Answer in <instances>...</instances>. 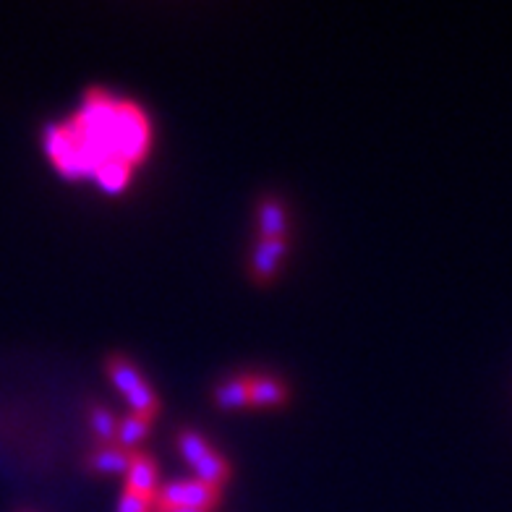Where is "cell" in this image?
<instances>
[{"label": "cell", "instance_id": "12", "mask_svg": "<svg viewBox=\"0 0 512 512\" xmlns=\"http://www.w3.org/2000/svg\"><path fill=\"white\" fill-rule=\"evenodd\" d=\"M152 429V416H142V413H131L118 424V432H115V442L121 450L126 447H136Z\"/></svg>", "mask_w": 512, "mask_h": 512}, {"label": "cell", "instance_id": "11", "mask_svg": "<svg viewBox=\"0 0 512 512\" xmlns=\"http://www.w3.org/2000/svg\"><path fill=\"white\" fill-rule=\"evenodd\" d=\"M131 176H134V168H128L126 162H105L100 168L95 170V181L102 191H108V194H121L126 189L128 183H131Z\"/></svg>", "mask_w": 512, "mask_h": 512}, {"label": "cell", "instance_id": "15", "mask_svg": "<svg viewBox=\"0 0 512 512\" xmlns=\"http://www.w3.org/2000/svg\"><path fill=\"white\" fill-rule=\"evenodd\" d=\"M155 507V499L142 497V494L134 492H123L121 499H118V510L115 512H149Z\"/></svg>", "mask_w": 512, "mask_h": 512}, {"label": "cell", "instance_id": "10", "mask_svg": "<svg viewBox=\"0 0 512 512\" xmlns=\"http://www.w3.org/2000/svg\"><path fill=\"white\" fill-rule=\"evenodd\" d=\"M215 403L225 411H238L249 405V377L225 379L215 387Z\"/></svg>", "mask_w": 512, "mask_h": 512}, {"label": "cell", "instance_id": "7", "mask_svg": "<svg viewBox=\"0 0 512 512\" xmlns=\"http://www.w3.org/2000/svg\"><path fill=\"white\" fill-rule=\"evenodd\" d=\"M108 374L110 379H113L115 390L121 392L123 398H128V395H134L142 384H147V379L142 377V371L136 369L131 361H126V358L121 356H113L108 361Z\"/></svg>", "mask_w": 512, "mask_h": 512}, {"label": "cell", "instance_id": "1", "mask_svg": "<svg viewBox=\"0 0 512 512\" xmlns=\"http://www.w3.org/2000/svg\"><path fill=\"white\" fill-rule=\"evenodd\" d=\"M152 128L139 105L92 89L68 123L45 128V152L63 178H92L105 162L136 168L149 155Z\"/></svg>", "mask_w": 512, "mask_h": 512}, {"label": "cell", "instance_id": "14", "mask_svg": "<svg viewBox=\"0 0 512 512\" xmlns=\"http://www.w3.org/2000/svg\"><path fill=\"white\" fill-rule=\"evenodd\" d=\"M89 426H92L95 437L102 439V442H113L115 432H118L115 416L108 408H92V413H89Z\"/></svg>", "mask_w": 512, "mask_h": 512}, {"label": "cell", "instance_id": "3", "mask_svg": "<svg viewBox=\"0 0 512 512\" xmlns=\"http://www.w3.org/2000/svg\"><path fill=\"white\" fill-rule=\"evenodd\" d=\"M288 254V243L283 238H259L254 254H251V272L256 280H272Z\"/></svg>", "mask_w": 512, "mask_h": 512}, {"label": "cell", "instance_id": "16", "mask_svg": "<svg viewBox=\"0 0 512 512\" xmlns=\"http://www.w3.org/2000/svg\"><path fill=\"white\" fill-rule=\"evenodd\" d=\"M157 512H202V510H181V507H176V510H157Z\"/></svg>", "mask_w": 512, "mask_h": 512}, {"label": "cell", "instance_id": "5", "mask_svg": "<svg viewBox=\"0 0 512 512\" xmlns=\"http://www.w3.org/2000/svg\"><path fill=\"white\" fill-rule=\"evenodd\" d=\"M256 225H259V238H283L288 233V215L285 207L277 199H264L256 212Z\"/></svg>", "mask_w": 512, "mask_h": 512}, {"label": "cell", "instance_id": "2", "mask_svg": "<svg viewBox=\"0 0 512 512\" xmlns=\"http://www.w3.org/2000/svg\"><path fill=\"white\" fill-rule=\"evenodd\" d=\"M217 502H220V489L204 484L199 479L176 481V484L157 489L155 494L157 510H176V507H181V510L212 512Z\"/></svg>", "mask_w": 512, "mask_h": 512}, {"label": "cell", "instance_id": "4", "mask_svg": "<svg viewBox=\"0 0 512 512\" xmlns=\"http://www.w3.org/2000/svg\"><path fill=\"white\" fill-rule=\"evenodd\" d=\"M157 465L149 455H142V452H134L131 455V463H128L126 471V492L142 494V497H152L157 494Z\"/></svg>", "mask_w": 512, "mask_h": 512}, {"label": "cell", "instance_id": "6", "mask_svg": "<svg viewBox=\"0 0 512 512\" xmlns=\"http://www.w3.org/2000/svg\"><path fill=\"white\" fill-rule=\"evenodd\" d=\"M288 400V390L280 379L249 377V405L254 408H275Z\"/></svg>", "mask_w": 512, "mask_h": 512}, {"label": "cell", "instance_id": "8", "mask_svg": "<svg viewBox=\"0 0 512 512\" xmlns=\"http://www.w3.org/2000/svg\"><path fill=\"white\" fill-rule=\"evenodd\" d=\"M191 471H194V479L204 481V484L209 486H217V489H223L225 481L230 479L228 460H225L217 450H212L209 455H204L199 463L191 465Z\"/></svg>", "mask_w": 512, "mask_h": 512}, {"label": "cell", "instance_id": "9", "mask_svg": "<svg viewBox=\"0 0 512 512\" xmlns=\"http://www.w3.org/2000/svg\"><path fill=\"white\" fill-rule=\"evenodd\" d=\"M128 463H131V452L121 450L118 445H105L89 458V468L97 473H108V476H126Z\"/></svg>", "mask_w": 512, "mask_h": 512}, {"label": "cell", "instance_id": "13", "mask_svg": "<svg viewBox=\"0 0 512 512\" xmlns=\"http://www.w3.org/2000/svg\"><path fill=\"white\" fill-rule=\"evenodd\" d=\"M212 450H215V447L209 445L207 437L199 432H194V429H186V432L178 434V452H181V458L186 460L189 465H196L199 460L204 458V455H209Z\"/></svg>", "mask_w": 512, "mask_h": 512}]
</instances>
